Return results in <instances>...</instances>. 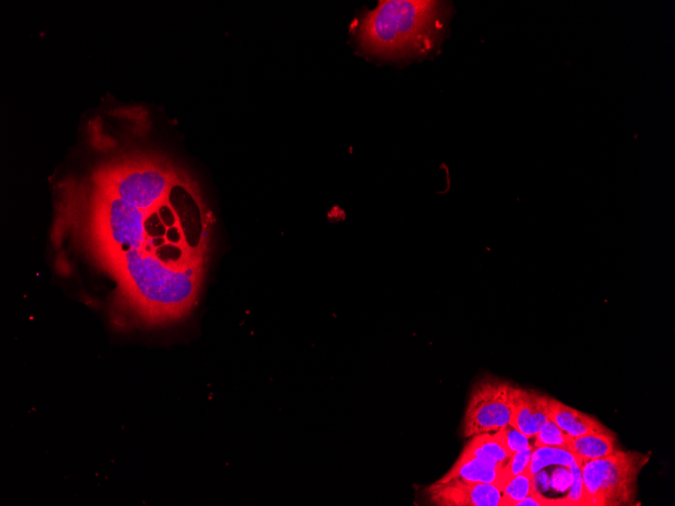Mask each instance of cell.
<instances>
[{
    "label": "cell",
    "instance_id": "obj_1",
    "mask_svg": "<svg viewBox=\"0 0 675 506\" xmlns=\"http://www.w3.org/2000/svg\"><path fill=\"white\" fill-rule=\"evenodd\" d=\"M84 204L75 239L117 283L128 312L149 327L185 319L200 297L211 235L192 238L171 198L140 209L93 184Z\"/></svg>",
    "mask_w": 675,
    "mask_h": 506
},
{
    "label": "cell",
    "instance_id": "obj_2",
    "mask_svg": "<svg viewBox=\"0 0 675 506\" xmlns=\"http://www.w3.org/2000/svg\"><path fill=\"white\" fill-rule=\"evenodd\" d=\"M438 12L434 2H380L361 22V46L382 56L426 48L437 28Z\"/></svg>",
    "mask_w": 675,
    "mask_h": 506
},
{
    "label": "cell",
    "instance_id": "obj_3",
    "mask_svg": "<svg viewBox=\"0 0 675 506\" xmlns=\"http://www.w3.org/2000/svg\"><path fill=\"white\" fill-rule=\"evenodd\" d=\"M191 181L183 170L160 156L121 161L93 177V184L140 209L165 204L180 186Z\"/></svg>",
    "mask_w": 675,
    "mask_h": 506
},
{
    "label": "cell",
    "instance_id": "obj_4",
    "mask_svg": "<svg viewBox=\"0 0 675 506\" xmlns=\"http://www.w3.org/2000/svg\"><path fill=\"white\" fill-rule=\"evenodd\" d=\"M649 456L617 450L610 456L584 462V506L632 505L637 478Z\"/></svg>",
    "mask_w": 675,
    "mask_h": 506
},
{
    "label": "cell",
    "instance_id": "obj_5",
    "mask_svg": "<svg viewBox=\"0 0 675 506\" xmlns=\"http://www.w3.org/2000/svg\"><path fill=\"white\" fill-rule=\"evenodd\" d=\"M517 386L494 377L476 382L469 395L463 436L498 432L512 424Z\"/></svg>",
    "mask_w": 675,
    "mask_h": 506
},
{
    "label": "cell",
    "instance_id": "obj_6",
    "mask_svg": "<svg viewBox=\"0 0 675 506\" xmlns=\"http://www.w3.org/2000/svg\"><path fill=\"white\" fill-rule=\"evenodd\" d=\"M429 502L438 506H501L502 489L495 484L452 479L426 488Z\"/></svg>",
    "mask_w": 675,
    "mask_h": 506
},
{
    "label": "cell",
    "instance_id": "obj_7",
    "mask_svg": "<svg viewBox=\"0 0 675 506\" xmlns=\"http://www.w3.org/2000/svg\"><path fill=\"white\" fill-rule=\"evenodd\" d=\"M549 399L537 391L517 387L511 425L534 438L549 420Z\"/></svg>",
    "mask_w": 675,
    "mask_h": 506
},
{
    "label": "cell",
    "instance_id": "obj_8",
    "mask_svg": "<svg viewBox=\"0 0 675 506\" xmlns=\"http://www.w3.org/2000/svg\"><path fill=\"white\" fill-rule=\"evenodd\" d=\"M462 479L470 482L495 484L503 489L507 482L504 467L478 457L460 455L454 466L438 482H447L452 479Z\"/></svg>",
    "mask_w": 675,
    "mask_h": 506
},
{
    "label": "cell",
    "instance_id": "obj_9",
    "mask_svg": "<svg viewBox=\"0 0 675 506\" xmlns=\"http://www.w3.org/2000/svg\"><path fill=\"white\" fill-rule=\"evenodd\" d=\"M549 420L571 438L612 432L595 418L565 406L556 399H549Z\"/></svg>",
    "mask_w": 675,
    "mask_h": 506
},
{
    "label": "cell",
    "instance_id": "obj_10",
    "mask_svg": "<svg viewBox=\"0 0 675 506\" xmlns=\"http://www.w3.org/2000/svg\"><path fill=\"white\" fill-rule=\"evenodd\" d=\"M460 455L482 458L501 467H505L512 457L499 432L473 436Z\"/></svg>",
    "mask_w": 675,
    "mask_h": 506
},
{
    "label": "cell",
    "instance_id": "obj_11",
    "mask_svg": "<svg viewBox=\"0 0 675 506\" xmlns=\"http://www.w3.org/2000/svg\"><path fill=\"white\" fill-rule=\"evenodd\" d=\"M568 450L584 463L615 453L617 439L613 432L572 438Z\"/></svg>",
    "mask_w": 675,
    "mask_h": 506
},
{
    "label": "cell",
    "instance_id": "obj_12",
    "mask_svg": "<svg viewBox=\"0 0 675 506\" xmlns=\"http://www.w3.org/2000/svg\"><path fill=\"white\" fill-rule=\"evenodd\" d=\"M576 456L568 449L556 447H534L527 472L534 475L551 465L570 467Z\"/></svg>",
    "mask_w": 675,
    "mask_h": 506
},
{
    "label": "cell",
    "instance_id": "obj_13",
    "mask_svg": "<svg viewBox=\"0 0 675 506\" xmlns=\"http://www.w3.org/2000/svg\"><path fill=\"white\" fill-rule=\"evenodd\" d=\"M534 490V477L527 471L511 477L502 489L501 506H518Z\"/></svg>",
    "mask_w": 675,
    "mask_h": 506
},
{
    "label": "cell",
    "instance_id": "obj_14",
    "mask_svg": "<svg viewBox=\"0 0 675 506\" xmlns=\"http://www.w3.org/2000/svg\"><path fill=\"white\" fill-rule=\"evenodd\" d=\"M534 438V447H556L564 449L569 448L572 439L551 420H548Z\"/></svg>",
    "mask_w": 675,
    "mask_h": 506
},
{
    "label": "cell",
    "instance_id": "obj_15",
    "mask_svg": "<svg viewBox=\"0 0 675 506\" xmlns=\"http://www.w3.org/2000/svg\"><path fill=\"white\" fill-rule=\"evenodd\" d=\"M583 462L576 458L574 463L568 467L571 474V487L566 497L563 498L564 506H584V481L582 474Z\"/></svg>",
    "mask_w": 675,
    "mask_h": 506
},
{
    "label": "cell",
    "instance_id": "obj_16",
    "mask_svg": "<svg viewBox=\"0 0 675 506\" xmlns=\"http://www.w3.org/2000/svg\"><path fill=\"white\" fill-rule=\"evenodd\" d=\"M533 450L534 446L530 445L526 449L512 455L509 462L504 467V473L507 481L511 477H514L527 471L531 461Z\"/></svg>",
    "mask_w": 675,
    "mask_h": 506
},
{
    "label": "cell",
    "instance_id": "obj_17",
    "mask_svg": "<svg viewBox=\"0 0 675 506\" xmlns=\"http://www.w3.org/2000/svg\"><path fill=\"white\" fill-rule=\"evenodd\" d=\"M498 432L505 446L512 455L526 449L531 445L530 443L531 438L521 433L512 425H509Z\"/></svg>",
    "mask_w": 675,
    "mask_h": 506
}]
</instances>
